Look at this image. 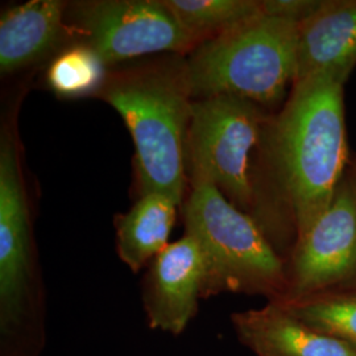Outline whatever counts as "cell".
Returning <instances> with one entry per match:
<instances>
[{"mask_svg":"<svg viewBox=\"0 0 356 356\" xmlns=\"http://www.w3.org/2000/svg\"><path fill=\"white\" fill-rule=\"evenodd\" d=\"M344 83L330 73L296 81L268 129V172L296 238L330 204L351 163Z\"/></svg>","mask_w":356,"mask_h":356,"instance_id":"1","label":"cell"},{"mask_svg":"<svg viewBox=\"0 0 356 356\" xmlns=\"http://www.w3.org/2000/svg\"><path fill=\"white\" fill-rule=\"evenodd\" d=\"M273 114L256 103L218 95L193 103L186 138L191 185L216 186L231 204L252 216L280 254L296 232L281 211L268 172V129Z\"/></svg>","mask_w":356,"mask_h":356,"instance_id":"2","label":"cell"},{"mask_svg":"<svg viewBox=\"0 0 356 356\" xmlns=\"http://www.w3.org/2000/svg\"><path fill=\"white\" fill-rule=\"evenodd\" d=\"M97 97L131 134L140 194L161 193L181 204L194 103L186 58L164 54L111 69Z\"/></svg>","mask_w":356,"mask_h":356,"instance_id":"3","label":"cell"},{"mask_svg":"<svg viewBox=\"0 0 356 356\" xmlns=\"http://www.w3.org/2000/svg\"><path fill=\"white\" fill-rule=\"evenodd\" d=\"M298 23L257 13L191 51L194 101L238 97L270 111L285 103L297 78Z\"/></svg>","mask_w":356,"mask_h":356,"instance_id":"4","label":"cell"},{"mask_svg":"<svg viewBox=\"0 0 356 356\" xmlns=\"http://www.w3.org/2000/svg\"><path fill=\"white\" fill-rule=\"evenodd\" d=\"M184 222L185 234L198 244L204 257V298L244 293L268 301L284 300L286 261L254 218L235 207L216 186L191 185Z\"/></svg>","mask_w":356,"mask_h":356,"instance_id":"5","label":"cell"},{"mask_svg":"<svg viewBox=\"0 0 356 356\" xmlns=\"http://www.w3.org/2000/svg\"><path fill=\"white\" fill-rule=\"evenodd\" d=\"M47 314L38 289L26 188L16 144L0 143V356H40Z\"/></svg>","mask_w":356,"mask_h":356,"instance_id":"6","label":"cell"},{"mask_svg":"<svg viewBox=\"0 0 356 356\" xmlns=\"http://www.w3.org/2000/svg\"><path fill=\"white\" fill-rule=\"evenodd\" d=\"M66 23L107 66L149 54H185L198 47L164 0H86L67 6Z\"/></svg>","mask_w":356,"mask_h":356,"instance_id":"7","label":"cell"},{"mask_svg":"<svg viewBox=\"0 0 356 356\" xmlns=\"http://www.w3.org/2000/svg\"><path fill=\"white\" fill-rule=\"evenodd\" d=\"M281 301L356 289V161L351 160L327 209L296 238Z\"/></svg>","mask_w":356,"mask_h":356,"instance_id":"8","label":"cell"},{"mask_svg":"<svg viewBox=\"0 0 356 356\" xmlns=\"http://www.w3.org/2000/svg\"><path fill=\"white\" fill-rule=\"evenodd\" d=\"M204 263L189 235L169 243L149 266L143 289V305L153 330L179 335L186 330L204 298Z\"/></svg>","mask_w":356,"mask_h":356,"instance_id":"9","label":"cell"},{"mask_svg":"<svg viewBox=\"0 0 356 356\" xmlns=\"http://www.w3.org/2000/svg\"><path fill=\"white\" fill-rule=\"evenodd\" d=\"M231 323L239 342L256 356H356L347 344L309 326L276 301L236 312Z\"/></svg>","mask_w":356,"mask_h":356,"instance_id":"10","label":"cell"},{"mask_svg":"<svg viewBox=\"0 0 356 356\" xmlns=\"http://www.w3.org/2000/svg\"><path fill=\"white\" fill-rule=\"evenodd\" d=\"M356 66V0H319L298 24L297 78L330 73L347 82Z\"/></svg>","mask_w":356,"mask_h":356,"instance_id":"11","label":"cell"},{"mask_svg":"<svg viewBox=\"0 0 356 356\" xmlns=\"http://www.w3.org/2000/svg\"><path fill=\"white\" fill-rule=\"evenodd\" d=\"M67 6L61 0H31L1 13V74H11L47 58L70 38Z\"/></svg>","mask_w":356,"mask_h":356,"instance_id":"12","label":"cell"},{"mask_svg":"<svg viewBox=\"0 0 356 356\" xmlns=\"http://www.w3.org/2000/svg\"><path fill=\"white\" fill-rule=\"evenodd\" d=\"M177 206L166 194L147 193L118 218L116 250L131 270L139 272L169 244Z\"/></svg>","mask_w":356,"mask_h":356,"instance_id":"13","label":"cell"},{"mask_svg":"<svg viewBox=\"0 0 356 356\" xmlns=\"http://www.w3.org/2000/svg\"><path fill=\"white\" fill-rule=\"evenodd\" d=\"M164 3L198 45L261 11L260 0H164Z\"/></svg>","mask_w":356,"mask_h":356,"instance_id":"14","label":"cell"},{"mask_svg":"<svg viewBox=\"0 0 356 356\" xmlns=\"http://www.w3.org/2000/svg\"><path fill=\"white\" fill-rule=\"evenodd\" d=\"M102 57L83 42L60 51L48 66L47 85L57 97L76 99L97 97L107 76Z\"/></svg>","mask_w":356,"mask_h":356,"instance_id":"15","label":"cell"},{"mask_svg":"<svg viewBox=\"0 0 356 356\" xmlns=\"http://www.w3.org/2000/svg\"><path fill=\"white\" fill-rule=\"evenodd\" d=\"M297 318L356 351V289L276 301Z\"/></svg>","mask_w":356,"mask_h":356,"instance_id":"16","label":"cell"},{"mask_svg":"<svg viewBox=\"0 0 356 356\" xmlns=\"http://www.w3.org/2000/svg\"><path fill=\"white\" fill-rule=\"evenodd\" d=\"M318 4L319 0H260L261 13L298 24L314 13Z\"/></svg>","mask_w":356,"mask_h":356,"instance_id":"17","label":"cell"}]
</instances>
